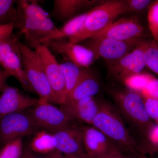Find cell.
Returning <instances> with one entry per match:
<instances>
[{
    "label": "cell",
    "instance_id": "1",
    "mask_svg": "<svg viewBox=\"0 0 158 158\" xmlns=\"http://www.w3.org/2000/svg\"><path fill=\"white\" fill-rule=\"evenodd\" d=\"M98 101V111L91 126L104 134L122 152L135 155L140 150L139 145L118 110L109 102Z\"/></svg>",
    "mask_w": 158,
    "mask_h": 158
},
{
    "label": "cell",
    "instance_id": "2",
    "mask_svg": "<svg viewBox=\"0 0 158 158\" xmlns=\"http://www.w3.org/2000/svg\"><path fill=\"white\" fill-rule=\"evenodd\" d=\"M116 107L125 123L134 131L148 140L151 131L155 126L148 113L140 93L131 90L111 89L109 90Z\"/></svg>",
    "mask_w": 158,
    "mask_h": 158
},
{
    "label": "cell",
    "instance_id": "3",
    "mask_svg": "<svg viewBox=\"0 0 158 158\" xmlns=\"http://www.w3.org/2000/svg\"><path fill=\"white\" fill-rule=\"evenodd\" d=\"M127 12L125 1L103 2L90 9L82 31L68 39V41L73 44L83 42L110 25L118 15Z\"/></svg>",
    "mask_w": 158,
    "mask_h": 158
},
{
    "label": "cell",
    "instance_id": "4",
    "mask_svg": "<svg viewBox=\"0 0 158 158\" xmlns=\"http://www.w3.org/2000/svg\"><path fill=\"white\" fill-rule=\"evenodd\" d=\"M23 67L33 90L40 98L57 104L56 98L44 71L41 60L35 50L19 40Z\"/></svg>",
    "mask_w": 158,
    "mask_h": 158
},
{
    "label": "cell",
    "instance_id": "5",
    "mask_svg": "<svg viewBox=\"0 0 158 158\" xmlns=\"http://www.w3.org/2000/svg\"><path fill=\"white\" fill-rule=\"evenodd\" d=\"M18 37L12 34L0 40V66L9 77H13L24 89L33 90L23 67Z\"/></svg>",
    "mask_w": 158,
    "mask_h": 158
},
{
    "label": "cell",
    "instance_id": "6",
    "mask_svg": "<svg viewBox=\"0 0 158 158\" xmlns=\"http://www.w3.org/2000/svg\"><path fill=\"white\" fill-rule=\"evenodd\" d=\"M30 115L38 128L52 134L76 125L74 120L60 108L51 104L45 99L40 98Z\"/></svg>",
    "mask_w": 158,
    "mask_h": 158
},
{
    "label": "cell",
    "instance_id": "7",
    "mask_svg": "<svg viewBox=\"0 0 158 158\" xmlns=\"http://www.w3.org/2000/svg\"><path fill=\"white\" fill-rule=\"evenodd\" d=\"M142 40L121 41L109 38H89L82 42L84 46L107 62L120 59L133 51Z\"/></svg>",
    "mask_w": 158,
    "mask_h": 158
},
{
    "label": "cell",
    "instance_id": "8",
    "mask_svg": "<svg viewBox=\"0 0 158 158\" xmlns=\"http://www.w3.org/2000/svg\"><path fill=\"white\" fill-rule=\"evenodd\" d=\"M34 49L42 62L57 104L61 106L64 104L66 98L65 83L60 63L52 51L44 44H39Z\"/></svg>",
    "mask_w": 158,
    "mask_h": 158
},
{
    "label": "cell",
    "instance_id": "9",
    "mask_svg": "<svg viewBox=\"0 0 158 158\" xmlns=\"http://www.w3.org/2000/svg\"><path fill=\"white\" fill-rule=\"evenodd\" d=\"M37 128L30 114L23 112L7 114L0 118V143L5 145L24 136L30 135Z\"/></svg>",
    "mask_w": 158,
    "mask_h": 158
},
{
    "label": "cell",
    "instance_id": "10",
    "mask_svg": "<svg viewBox=\"0 0 158 158\" xmlns=\"http://www.w3.org/2000/svg\"><path fill=\"white\" fill-rule=\"evenodd\" d=\"M145 36L144 26L137 18L132 17L118 20L90 38H109L121 41H133L142 40Z\"/></svg>",
    "mask_w": 158,
    "mask_h": 158
},
{
    "label": "cell",
    "instance_id": "11",
    "mask_svg": "<svg viewBox=\"0 0 158 158\" xmlns=\"http://www.w3.org/2000/svg\"><path fill=\"white\" fill-rule=\"evenodd\" d=\"M145 42L141 41L133 51L120 59L107 62L110 74L123 81L130 76L141 73L146 67L144 58Z\"/></svg>",
    "mask_w": 158,
    "mask_h": 158
},
{
    "label": "cell",
    "instance_id": "12",
    "mask_svg": "<svg viewBox=\"0 0 158 158\" xmlns=\"http://www.w3.org/2000/svg\"><path fill=\"white\" fill-rule=\"evenodd\" d=\"M15 25V28L19 30L29 45L34 48L45 41L58 29L51 18L39 20L17 16Z\"/></svg>",
    "mask_w": 158,
    "mask_h": 158
},
{
    "label": "cell",
    "instance_id": "13",
    "mask_svg": "<svg viewBox=\"0 0 158 158\" xmlns=\"http://www.w3.org/2000/svg\"><path fill=\"white\" fill-rule=\"evenodd\" d=\"M41 44L46 46L52 52L62 55L71 62L86 69L97 59L92 51L79 44L64 40H48Z\"/></svg>",
    "mask_w": 158,
    "mask_h": 158
},
{
    "label": "cell",
    "instance_id": "14",
    "mask_svg": "<svg viewBox=\"0 0 158 158\" xmlns=\"http://www.w3.org/2000/svg\"><path fill=\"white\" fill-rule=\"evenodd\" d=\"M83 128L84 147L88 157L101 158L121 152L104 134L96 128L87 125L83 126Z\"/></svg>",
    "mask_w": 158,
    "mask_h": 158
},
{
    "label": "cell",
    "instance_id": "15",
    "mask_svg": "<svg viewBox=\"0 0 158 158\" xmlns=\"http://www.w3.org/2000/svg\"><path fill=\"white\" fill-rule=\"evenodd\" d=\"M52 134L56 150L64 155L86 156L83 141V127L74 125Z\"/></svg>",
    "mask_w": 158,
    "mask_h": 158
},
{
    "label": "cell",
    "instance_id": "16",
    "mask_svg": "<svg viewBox=\"0 0 158 158\" xmlns=\"http://www.w3.org/2000/svg\"><path fill=\"white\" fill-rule=\"evenodd\" d=\"M0 96V118L10 113L22 112L35 107L39 99L33 98L22 93L17 88L4 86Z\"/></svg>",
    "mask_w": 158,
    "mask_h": 158
},
{
    "label": "cell",
    "instance_id": "17",
    "mask_svg": "<svg viewBox=\"0 0 158 158\" xmlns=\"http://www.w3.org/2000/svg\"><path fill=\"white\" fill-rule=\"evenodd\" d=\"M103 1L96 0H54L51 15L59 22H67L87 9H93Z\"/></svg>",
    "mask_w": 158,
    "mask_h": 158
},
{
    "label": "cell",
    "instance_id": "18",
    "mask_svg": "<svg viewBox=\"0 0 158 158\" xmlns=\"http://www.w3.org/2000/svg\"><path fill=\"white\" fill-rule=\"evenodd\" d=\"M60 109L75 121L91 125L98 110V99L89 97L69 105H62Z\"/></svg>",
    "mask_w": 158,
    "mask_h": 158
},
{
    "label": "cell",
    "instance_id": "19",
    "mask_svg": "<svg viewBox=\"0 0 158 158\" xmlns=\"http://www.w3.org/2000/svg\"><path fill=\"white\" fill-rule=\"evenodd\" d=\"M100 88L98 81L89 73L67 95L63 105L71 104L85 98L94 97L99 92Z\"/></svg>",
    "mask_w": 158,
    "mask_h": 158
},
{
    "label": "cell",
    "instance_id": "20",
    "mask_svg": "<svg viewBox=\"0 0 158 158\" xmlns=\"http://www.w3.org/2000/svg\"><path fill=\"white\" fill-rule=\"evenodd\" d=\"M89 11H86L66 22L62 27L58 28L56 31L50 36L45 41L48 40H64L65 38L69 39L78 34L84 27Z\"/></svg>",
    "mask_w": 158,
    "mask_h": 158
},
{
    "label": "cell",
    "instance_id": "21",
    "mask_svg": "<svg viewBox=\"0 0 158 158\" xmlns=\"http://www.w3.org/2000/svg\"><path fill=\"white\" fill-rule=\"evenodd\" d=\"M60 65L65 78L66 97L89 72L87 69L78 66L67 59L60 63Z\"/></svg>",
    "mask_w": 158,
    "mask_h": 158
},
{
    "label": "cell",
    "instance_id": "22",
    "mask_svg": "<svg viewBox=\"0 0 158 158\" xmlns=\"http://www.w3.org/2000/svg\"><path fill=\"white\" fill-rule=\"evenodd\" d=\"M18 16L39 20L50 18L49 14L35 0H18L16 2Z\"/></svg>",
    "mask_w": 158,
    "mask_h": 158
},
{
    "label": "cell",
    "instance_id": "23",
    "mask_svg": "<svg viewBox=\"0 0 158 158\" xmlns=\"http://www.w3.org/2000/svg\"><path fill=\"white\" fill-rule=\"evenodd\" d=\"M30 146L34 152L42 154L52 152L56 150L53 134L44 130L37 132L31 141Z\"/></svg>",
    "mask_w": 158,
    "mask_h": 158
},
{
    "label": "cell",
    "instance_id": "24",
    "mask_svg": "<svg viewBox=\"0 0 158 158\" xmlns=\"http://www.w3.org/2000/svg\"><path fill=\"white\" fill-rule=\"evenodd\" d=\"M16 2L0 0V25L15 23L17 19Z\"/></svg>",
    "mask_w": 158,
    "mask_h": 158
},
{
    "label": "cell",
    "instance_id": "25",
    "mask_svg": "<svg viewBox=\"0 0 158 158\" xmlns=\"http://www.w3.org/2000/svg\"><path fill=\"white\" fill-rule=\"evenodd\" d=\"M154 77L149 74L141 73L127 77L123 80V82L130 90L141 94Z\"/></svg>",
    "mask_w": 158,
    "mask_h": 158
},
{
    "label": "cell",
    "instance_id": "26",
    "mask_svg": "<svg viewBox=\"0 0 158 158\" xmlns=\"http://www.w3.org/2000/svg\"><path fill=\"white\" fill-rule=\"evenodd\" d=\"M144 58L146 66L158 76V44L154 40L145 41Z\"/></svg>",
    "mask_w": 158,
    "mask_h": 158
},
{
    "label": "cell",
    "instance_id": "27",
    "mask_svg": "<svg viewBox=\"0 0 158 158\" xmlns=\"http://www.w3.org/2000/svg\"><path fill=\"white\" fill-rule=\"evenodd\" d=\"M23 138L5 144L0 152V158H19L22 154Z\"/></svg>",
    "mask_w": 158,
    "mask_h": 158
},
{
    "label": "cell",
    "instance_id": "28",
    "mask_svg": "<svg viewBox=\"0 0 158 158\" xmlns=\"http://www.w3.org/2000/svg\"><path fill=\"white\" fill-rule=\"evenodd\" d=\"M148 21L154 40L158 44V1L152 3L148 7Z\"/></svg>",
    "mask_w": 158,
    "mask_h": 158
},
{
    "label": "cell",
    "instance_id": "29",
    "mask_svg": "<svg viewBox=\"0 0 158 158\" xmlns=\"http://www.w3.org/2000/svg\"><path fill=\"white\" fill-rule=\"evenodd\" d=\"M142 97L150 117L158 125V100L150 97Z\"/></svg>",
    "mask_w": 158,
    "mask_h": 158
},
{
    "label": "cell",
    "instance_id": "30",
    "mask_svg": "<svg viewBox=\"0 0 158 158\" xmlns=\"http://www.w3.org/2000/svg\"><path fill=\"white\" fill-rule=\"evenodd\" d=\"M128 12H138L149 7L152 3L150 0H126Z\"/></svg>",
    "mask_w": 158,
    "mask_h": 158
},
{
    "label": "cell",
    "instance_id": "31",
    "mask_svg": "<svg viewBox=\"0 0 158 158\" xmlns=\"http://www.w3.org/2000/svg\"><path fill=\"white\" fill-rule=\"evenodd\" d=\"M141 94L142 96L150 97L158 100V79L154 77L151 80Z\"/></svg>",
    "mask_w": 158,
    "mask_h": 158
},
{
    "label": "cell",
    "instance_id": "32",
    "mask_svg": "<svg viewBox=\"0 0 158 158\" xmlns=\"http://www.w3.org/2000/svg\"><path fill=\"white\" fill-rule=\"evenodd\" d=\"M14 29H15V24L0 25V40L6 38L13 34Z\"/></svg>",
    "mask_w": 158,
    "mask_h": 158
},
{
    "label": "cell",
    "instance_id": "33",
    "mask_svg": "<svg viewBox=\"0 0 158 158\" xmlns=\"http://www.w3.org/2000/svg\"><path fill=\"white\" fill-rule=\"evenodd\" d=\"M148 140L155 146H158V125H155L151 131Z\"/></svg>",
    "mask_w": 158,
    "mask_h": 158
},
{
    "label": "cell",
    "instance_id": "34",
    "mask_svg": "<svg viewBox=\"0 0 158 158\" xmlns=\"http://www.w3.org/2000/svg\"><path fill=\"white\" fill-rule=\"evenodd\" d=\"M101 158H137V156L135 157L134 156L126 154L121 152H117Z\"/></svg>",
    "mask_w": 158,
    "mask_h": 158
},
{
    "label": "cell",
    "instance_id": "35",
    "mask_svg": "<svg viewBox=\"0 0 158 158\" xmlns=\"http://www.w3.org/2000/svg\"><path fill=\"white\" fill-rule=\"evenodd\" d=\"M9 76L2 70L0 69V89L4 85V82Z\"/></svg>",
    "mask_w": 158,
    "mask_h": 158
},
{
    "label": "cell",
    "instance_id": "36",
    "mask_svg": "<svg viewBox=\"0 0 158 158\" xmlns=\"http://www.w3.org/2000/svg\"><path fill=\"white\" fill-rule=\"evenodd\" d=\"M23 158H44L42 157L38 156H36L34 155L30 151H27L25 152L24 154Z\"/></svg>",
    "mask_w": 158,
    "mask_h": 158
},
{
    "label": "cell",
    "instance_id": "37",
    "mask_svg": "<svg viewBox=\"0 0 158 158\" xmlns=\"http://www.w3.org/2000/svg\"><path fill=\"white\" fill-rule=\"evenodd\" d=\"M65 158H90L87 156V155L85 156H81L77 155H64Z\"/></svg>",
    "mask_w": 158,
    "mask_h": 158
},
{
    "label": "cell",
    "instance_id": "38",
    "mask_svg": "<svg viewBox=\"0 0 158 158\" xmlns=\"http://www.w3.org/2000/svg\"><path fill=\"white\" fill-rule=\"evenodd\" d=\"M137 158H148L146 156L143 154H140L137 156Z\"/></svg>",
    "mask_w": 158,
    "mask_h": 158
},
{
    "label": "cell",
    "instance_id": "39",
    "mask_svg": "<svg viewBox=\"0 0 158 158\" xmlns=\"http://www.w3.org/2000/svg\"><path fill=\"white\" fill-rule=\"evenodd\" d=\"M48 158H54L52 156V155H50L48 157Z\"/></svg>",
    "mask_w": 158,
    "mask_h": 158
}]
</instances>
